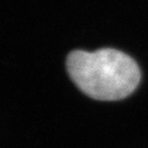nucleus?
<instances>
[{"instance_id":"nucleus-1","label":"nucleus","mask_w":148,"mask_h":148,"mask_svg":"<svg viewBox=\"0 0 148 148\" xmlns=\"http://www.w3.org/2000/svg\"><path fill=\"white\" fill-rule=\"evenodd\" d=\"M67 70L76 86L100 101H116L136 90L141 73L130 56L114 49L88 53L73 51L67 58Z\"/></svg>"}]
</instances>
